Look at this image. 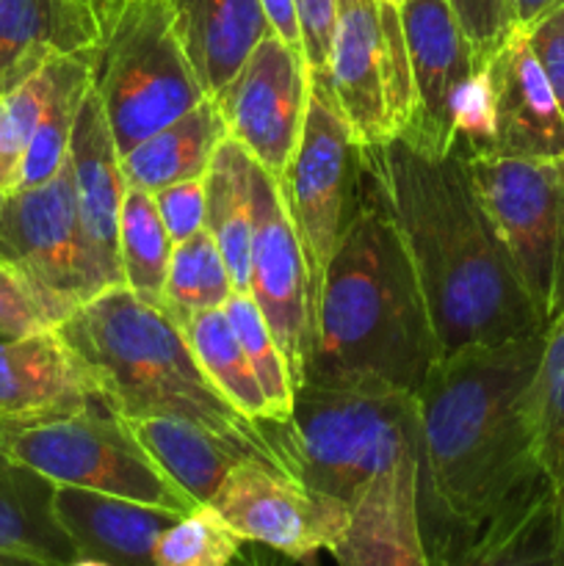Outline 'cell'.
Masks as SVG:
<instances>
[{
	"mask_svg": "<svg viewBox=\"0 0 564 566\" xmlns=\"http://www.w3.org/2000/svg\"><path fill=\"white\" fill-rule=\"evenodd\" d=\"M387 3H398V6H401V0H387Z\"/></svg>",
	"mask_w": 564,
	"mask_h": 566,
	"instance_id": "obj_45",
	"label": "cell"
},
{
	"mask_svg": "<svg viewBox=\"0 0 564 566\" xmlns=\"http://www.w3.org/2000/svg\"><path fill=\"white\" fill-rule=\"evenodd\" d=\"M160 473L194 503H210L232 464L249 459L232 442L182 418H122Z\"/></svg>",
	"mask_w": 564,
	"mask_h": 566,
	"instance_id": "obj_25",
	"label": "cell"
},
{
	"mask_svg": "<svg viewBox=\"0 0 564 566\" xmlns=\"http://www.w3.org/2000/svg\"><path fill=\"white\" fill-rule=\"evenodd\" d=\"M48 72V99H44V111L39 116L31 147H28L25 164H22L20 188L48 182L70 155L77 114H81L83 99L88 97L94 86V50L50 61Z\"/></svg>",
	"mask_w": 564,
	"mask_h": 566,
	"instance_id": "obj_28",
	"label": "cell"
},
{
	"mask_svg": "<svg viewBox=\"0 0 564 566\" xmlns=\"http://www.w3.org/2000/svg\"><path fill=\"white\" fill-rule=\"evenodd\" d=\"M53 509L77 556L111 566H153L158 536L180 514L103 492L55 486Z\"/></svg>",
	"mask_w": 564,
	"mask_h": 566,
	"instance_id": "obj_21",
	"label": "cell"
},
{
	"mask_svg": "<svg viewBox=\"0 0 564 566\" xmlns=\"http://www.w3.org/2000/svg\"><path fill=\"white\" fill-rule=\"evenodd\" d=\"M210 99L224 119L227 136L280 177L296 153L307 116V61L276 33H269Z\"/></svg>",
	"mask_w": 564,
	"mask_h": 566,
	"instance_id": "obj_12",
	"label": "cell"
},
{
	"mask_svg": "<svg viewBox=\"0 0 564 566\" xmlns=\"http://www.w3.org/2000/svg\"><path fill=\"white\" fill-rule=\"evenodd\" d=\"M258 426L288 475L346 506L376 475L418 451L415 396L382 387L304 381L288 420Z\"/></svg>",
	"mask_w": 564,
	"mask_h": 566,
	"instance_id": "obj_5",
	"label": "cell"
},
{
	"mask_svg": "<svg viewBox=\"0 0 564 566\" xmlns=\"http://www.w3.org/2000/svg\"><path fill=\"white\" fill-rule=\"evenodd\" d=\"M48 88L50 72L44 66L31 81L0 97V193L3 197L20 188L22 164L44 111Z\"/></svg>",
	"mask_w": 564,
	"mask_h": 566,
	"instance_id": "obj_35",
	"label": "cell"
},
{
	"mask_svg": "<svg viewBox=\"0 0 564 566\" xmlns=\"http://www.w3.org/2000/svg\"><path fill=\"white\" fill-rule=\"evenodd\" d=\"M0 258L31 280L61 321L103 293L77 216L70 155L48 182L3 197Z\"/></svg>",
	"mask_w": 564,
	"mask_h": 566,
	"instance_id": "obj_10",
	"label": "cell"
},
{
	"mask_svg": "<svg viewBox=\"0 0 564 566\" xmlns=\"http://www.w3.org/2000/svg\"><path fill=\"white\" fill-rule=\"evenodd\" d=\"M302 28L304 61L310 75L330 83L332 36H335V0H293Z\"/></svg>",
	"mask_w": 564,
	"mask_h": 566,
	"instance_id": "obj_39",
	"label": "cell"
},
{
	"mask_svg": "<svg viewBox=\"0 0 564 566\" xmlns=\"http://www.w3.org/2000/svg\"><path fill=\"white\" fill-rule=\"evenodd\" d=\"M363 160L418 276L440 357L545 332L476 197L462 147L435 155L393 136L363 149Z\"/></svg>",
	"mask_w": 564,
	"mask_h": 566,
	"instance_id": "obj_2",
	"label": "cell"
},
{
	"mask_svg": "<svg viewBox=\"0 0 564 566\" xmlns=\"http://www.w3.org/2000/svg\"><path fill=\"white\" fill-rule=\"evenodd\" d=\"M75 202L81 216L88 258L103 291L122 285L119 265V210L125 199L122 155L105 119L97 92H88L77 114L70 144Z\"/></svg>",
	"mask_w": 564,
	"mask_h": 566,
	"instance_id": "obj_18",
	"label": "cell"
},
{
	"mask_svg": "<svg viewBox=\"0 0 564 566\" xmlns=\"http://www.w3.org/2000/svg\"><path fill=\"white\" fill-rule=\"evenodd\" d=\"M398 11L415 86L412 122L401 138L448 155L459 147V122L484 66L448 0H401Z\"/></svg>",
	"mask_w": 564,
	"mask_h": 566,
	"instance_id": "obj_11",
	"label": "cell"
},
{
	"mask_svg": "<svg viewBox=\"0 0 564 566\" xmlns=\"http://www.w3.org/2000/svg\"><path fill=\"white\" fill-rule=\"evenodd\" d=\"M92 0H0V97L64 55L97 48Z\"/></svg>",
	"mask_w": 564,
	"mask_h": 566,
	"instance_id": "obj_20",
	"label": "cell"
},
{
	"mask_svg": "<svg viewBox=\"0 0 564 566\" xmlns=\"http://www.w3.org/2000/svg\"><path fill=\"white\" fill-rule=\"evenodd\" d=\"M490 144L481 153L564 158V111L536 64L523 28H512L484 66Z\"/></svg>",
	"mask_w": 564,
	"mask_h": 566,
	"instance_id": "obj_15",
	"label": "cell"
},
{
	"mask_svg": "<svg viewBox=\"0 0 564 566\" xmlns=\"http://www.w3.org/2000/svg\"><path fill=\"white\" fill-rule=\"evenodd\" d=\"M265 11V20H269L271 31L282 39L285 44H291L296 53L304 55L302 44V28H299V14L296 3L293 0H260Z\"/></svg>",
	"mask_w": 564,
	"mask_h": 566,
	"instance_id": "obj_41",
	"label": "cell"
},
{
	"mask_svg": "<svg viewBox=\"0 0 564 566\" xmlns=\"http://www.w3.org/2000/svg\"><path fill=\"white\" fill-rule=\"evenodd\" d=\"M55 484L0 451V553L44 566L77 558L53 509Z\"/></svg>",
	"mask_w": 564,
	"mask_h": 566,
	"instance_id": "obj_24",
	"label": "cell"
},
{
	"mask_svg": "<svg viewBox=\"0 0 564 566\" xmlns=\"http://www.w3.org/2000/svg\"><path fill=\"white\" fill-rule=\"evenodd\" d=\"M249 296L263 313L288 368L293 392L304 381L310 346L307 269L302 247L276 177L254 160L252 166V252H249Z\"/></svg>",
	"mask_w": 564,
	"mask_h": 566,
	"instance_id": "obj_14",
	"label": "cell"
},
{
	"mask_svg": "<svg viewBox=\"0 0 564 566\" xmlns=\"http://www.w3.org/2000/svg\"><path fill=\"white\" fill-rule=\"evenodd\" d=\"M92 3H103V0H92Z\"/></svg>",
	"mask_w": 564,
	"mask_h": 566,
	"instance_id": "obj_47",
	"label": "cell"
},
{
	"mask_svg": "<svg viewBox=\"0 0 564 566\" xmlns=\"http://www.w3.org/2000/svg\"><path fill=\"white\" fill-rule=\"evenodd\" d=\"M210 506L243 542L271 547L291 562L330 551L348 514L346 503L318 495L258 459L232 464Z\"/></svg>",
	"mask_w": 564,
	"mask_h": 566,
	"instance_id": "obj_13",
	"label": "cell"
},
{
	"mask_svg": "<svg viewBox=\"0 0 564 566\" xmlns=\"http://www.w3.org/2000/svg\"><path fill=\"white\" fill-rule=\"evenodd\" d=\"M462 155L476 197L547 326L564 302V158Z\"/></svg>",
	"mask_w": 564,
	"mask_h": 566,
	"instance_id": "obj_8",
	"label": "cell"
},
{
	"mask_svg": "<svg viewBox=\"0 0 564 566\" xmlns=\"http://www.w3.org/2000/svg\"><path fill=\"white\" fill-rule=\"evenodd\" d=\"M252 166L254 158L227 136L216 147L205 171V230L213 235L232 287L249 293V252H252Z\"/></svg>",
	"mask_w": 564,
	"mask_h": 566,
	"instance_id": "obj_27",
	"label": "cell"
},
{
	"mask_svg": "<svg viewBox=\"0 0 564 566\" xmlns=\"http://www.w3.org/2000/svg\"><path fill=\"white\" fill-rule=\"evenodd\" d=\"M0 205H3V193H0Z\"/></svg>",
	"mask_w": 564,
	"mask_h": 566,
	"instance_id": "obj_46",
	"label": "cell"
},
{
	"mask_svg": "<svg viewBox=\"0 0 564 566\" xmlns=\"http://www.w3.org/2000/svg\"><path fill=\"white\" fill-rule=\"evenodd\" d=\"M105 409L92 376L59 329L0 340V426Z\"/></svg>",
	"mask_w": 564,
	"mask_h": 566,
	"instance_id": "obj_16",
	"label": "cell"
},
{
	"mask_svg": "<svg viewBox=\"0 0 564 566\" xmlns=\"http://www.w3.org/2000/svg\"><path fill=\"white\" fill-rule=\"evenodd\" d=\"M437 359L424 291L363 160L357 202L326 265L310 324L304 381L415 396Z\"/></svg>",
	"mask_w": 564,
	"mask_h": 566,
	"instance_id": "obj_3",
	"label": "cell"
},
{
	"mask_svg": "<svg viewBox=\"0 0 564 566\" xmlns=\"http://www.w3.org/2000/svg\"><path fill=\"white\" fill-rule=\"evenodd\" d=\"M243 539L221 520L210 503H197L180 514L153 551V566H232Z\"/></svg>",
	"mask_w": 564,
	"mask_h": 566,
	"instance_id": "obj_34",
	"label": "cell"
},
{
	"mask_svg": "<svg viewBox=\"0 0 564 566\" xmlns=\"http://www.w3.org/2000/svg\"><path fill=\"white\" fill-rule=\"evenodd\" d=\"M564 0H509V14H512L514 28H529L531 22L540 20L551 9L562 6Z\"/></svg>",
	"mask_w": 564,
	"mask_h": 566,
	"instance_id": "obj_42",
	"label": "cell"
},
{
	"mask_svg": "<svg viewBox=\"0 0 564 566\" xmlns=\"http://www.w3.org/2000/svg\"><path fill=\"white\" fill-rule=\"evenodd\" d=\"M0 566H44V564L28 562V558H17V556H3V553H0Z\"/></svg>",
	"mask_w": 564,
	"mask_h": 566,
	"instance_id": "obj_43",
	"label": "cell"
},
{
	"mask_svg": "<svg viewBox=\"0 0 564 566\" xmlns=\"http://www.w3.org/2000/svg\"><path fill=\"white\" fill-rule=\"evenodd\" d=\"M94 92L119 155L197 108L208 92L188 61L166 0L94 3Z\"/></svg>",
	"mask_w": 564,
	"mask_h": 566,
	"instance_id": "obj_6",
	"label": "cell"
},
{
	"mask_svg": "<svg viewBox=\"0 0 564 566\" xmlns=\"http://www.w3.org/2000/svg\"><path fill=\"white\" fill-rule=\"evenodd\" d=\"M205 92L224 86L271 31L260 0H166Z\"/></svg>",
	"mask_w": 564,
	"mask_h": 566,
	"instance_id": "obj_22",
	"label": "cell"
},
{
	"mask_svg": "<svg viewBox=\"0 0 564 566\" xmlns=\"http://www.w3.org/2000/svg\"><path fill=\"white\" fill-rule=\"evenodd\" d=\"M155 208H158L160 221L169 232L171 243H180L191 238L194 232L205 227V182L202 177L197 180H180L171 186L158 188L153 193Z\"/></svg>",
	"mask_w": 564,
	"mask_h": 566,
	"instance_id": "obj_38",
	"label": "cell"
},
{
	"mask_svg": "<svg viewBox=\"0 0 564 566\" xmlns=\"http://www.w3.org/2000/svg\"><path fill=\"white\" fill-rule=\"evenodd\" d=\"M440 566H562L556 503L545 475L518 492Z\"/></svg>",
	"mask_w": 564,
	"mask_h": 566,
	"instance_id": "obj_23",
	"label": "cell"
},
{
	"mask_svg": "<svg viewBox=\"0 0 564 566\" xmlns=\"http://www.w3.org/2000/svg\"><path fill=\"white\" fill-rule=\"evenodd\" d=\"M330 86L359 147L374 149L393 138L379 0H335Z\"/></svg>",
	"mask_w": 564,
	"mask_h": 566,
	"instance_id": "obj_19",
	"label": "cell"
},
{
	"mask_svg": "<svg viewBox=\"0 0 564 566\" xmlns=\"http://www.w3.org/2000/svg\"><path fill=\"white\" fill-rule=\"evenodd\" d=\"M232 293L230 271L205 227L175 243L164 285V310L171 318L182 321L205 310H221Z\"/></svg>",
	"mask_w": 564,
	"mask_h": 566,
	"instance_id": "obj_32",
	"label": "cell"
},
{
	"mask_svg": "<svg viewBox=\"0 0 564 566\" xmlns=\"http://www.w3.org/2000/svg\"><path fill=\"white\" fill-rule=\"evenodd\" d=\"M337 566H429L418 503V451L376 475L348 503L330 547Z\"/></svg>",
	"mask_w": 564,
	"mask_h": 566,
	"instance_id": "obj_17",
	"label": "cell"
},
{
	"mask_svg": "<svg viewBox=\"0 0 564 566\" xmlns=\"http://www.w3.org/2000/svg\"><path fill=\"white\" fill-rule=\"evenodd\" d=\"M363 180V149L337 108L332 86L310 75V103L296 153L276 177L307 269L310 324L326 265L348 224Z\"/></svg>",
	"mask_w": 564,
	"mask_h": 566,
	"instance_id": "obj_9",
	"label": "cell"
},
{
	"mask_svg": "<svg viewBox=\"0 0 564 566\" xmlns=\"http://www.w3.org/2000/svg\"><path fill=\"white\" fill-rule=\"evenodd\" d=\"M545 332L442 354L415 392L418 503L429 566L542 475L531 385Z\"/></svg>",
	"mask_w": 564,
	"mask_h": 566,
	"instance_id": "obj_1",
	"label": "cell"
},
{
	"mask_svg": "<svg viewBox=\"0 0 564 566\" xmlns=\"http://www.w3.org/2000/svg\"><path fill=\"white\" fill-rule=\"evenodd\" d=\"M66 566H111V564L100 562V558H86V556H77L75 562H72V564H66Z\"/></svg>",
	"mask_w": 564,
	"mask_h": 566,
	"instance_id": "obj_44",
	"label": "cell"
},
{
	"mask_svg": "<svg viewBox=\"0 0 564 566\" xmlns=\"http://www.w3.org/2000/svg\"><path fill=\"white\" fill-rule=\"evenodd\" d=\"M171 249L175 243L160 221L153 193L127 186L119 210L122 285L144 302L164 307Z\"/></svg>",
	"mask_w": 564,
	"mask_h": 566,
	"instance_id": "obj_31",
	"label": "cell"
},
{
	"mask_svg": "<svg viewBox=\"0 0 564 566\" xmlns=\"http://www.w3.org/2000/svg\"><path fill=\"white\" fill-rule=\"evenodd\" d=\"M448 3L462 22L479 64L487 66V61L495 55V50L514 28L509 0H448Z\"/></svg>",
	"mask_w": 564,
	"mask_h": 566,
	"instance_id": "obj_37",
	"label": "cell"
},
{
	"mask_svg": "<svg viewBox=\"0 0 564 566\" xmlns=\"http://www.w3.org/2000/svg\"><path fill=\"white\" fill-rule=\"evenodd\" d=\"M177 324L216 390L254 423L269 420V407H265L260 381L224 310H205V313L177 321Z\"/></svg>",
	"mask_w": 564,
	"mask_h": 566,
	"instance_id": "obj_30",
	"label": "cell"
},
{
	"mask_svg": "<svg viewBox=\"0 0 564 566\" xmlns=\"http://www.w3.org/2000/svg\"><path fill=\"white\" fill-rule=\"evenodd\" d=\"M523 33L529 39L536 64L545 72L547 83L556 94L558 108L564 111V3L542 14L529 28H523Z\"/></svg>",
	"mask_w": 564,
	"mask_h": 566,
	"instance_id": "obj_40",
	"label": "cell"
},
{
	"mask_svg": "<svg viewBox=\"0 0 564 566\" xmlns=\"http://www.w3.org/2000/svg\"><path fill=\"white\" fill-rule=\"evenodd\" d=\"M534 409L536 462L551 484L556 503L558 564L564 566V302L551 324L545 326V343L531 385Z\"/></svg>",
	"mask_w": 564,
	"mask_h": 566,
	"instance_id": "obj_29",
	"label": "cell"
},
{
	"mask_svg": "<svg viewBox=\"0 0 564 566\" xmlns=\"http://www.w3.org/2000/svg\"><path fill=\"white\" fill-rule=\"evenodd\" d=\"M0 451L55 486L103 492L186 514L197 503L160 473L142 442L108 409L28 426H0Z\"/></svg>",
	"mask_w": 564,
	"mask_h": 566,
	"instance_id": "obj_7",
	"label": "cell"
},
{
	"mask_svg": "<svg viewBox=\"0 0 564 566\" xmlns=\"http://www.w3.org/2000/svg\"><path fill=\"white\" fill-rule=\"evenodd\" d=\"M227 138V125L210 97L182 114L171 125L144 138L122 155L125 182L155 193L158 188L180 180H197L208 171L216 147Z\"/></svg>",
	"mask_w": 564,
	"mask_h": 566,
	"instance_id": "obj_26",
	"label": "cell"
},
{
	"mask_svg": "<svg viewBox=\"0 0 564 566\" xmlns=\"http://www.w3.org/2000/svg\"><path fill=\"white\" fill-rule=\"evenodd\" d=\"M55 329L116 418L191 420L249 459L282 470L260 426L216 390L164 307L116 285L81 304Z\"/></svg>",
	"mask_w": 564,
	"mask_h": 566,
	"instance_id": "obj_4",
	"label": "cell"
},
{
	"mask_svg": "<svg viewBox=\"0 0 564 566\" xmlns=\"http://www.w3.org/2000/svg\"><path fill=\"white\" fill-rule=\"evenodd\" d=\"M221 310L230 318L232 329H236L238 340H241L243 352H247L249 363H252L260 390H263L265 407H269V420L282 423L293 409V379L291 368H288L285 357H282L280 346H276L263 313H260V307L249 293L238 291L227 298Z\"/></svg>",
	"mask_w": 564,
	"mask_h": 566,
	"instance_id": "obj_33",
	"label": "cell"
},
{
	"mask_svg": "<svg viewBox=\"0 0 564 566\" xmlns=\"http://www.w3.org/2000/svg\"><path fill=\"white\" fill-rule=\"evenodd\" d=\"M61 324L53 304L31 285L22 271L0 258V340L36 335Z\"/></svg>",
	"mask_w": 564,
	"mask_h": 566,
	"instance_id": "obj_36",
	"label": "cell"
}]
</instances>
